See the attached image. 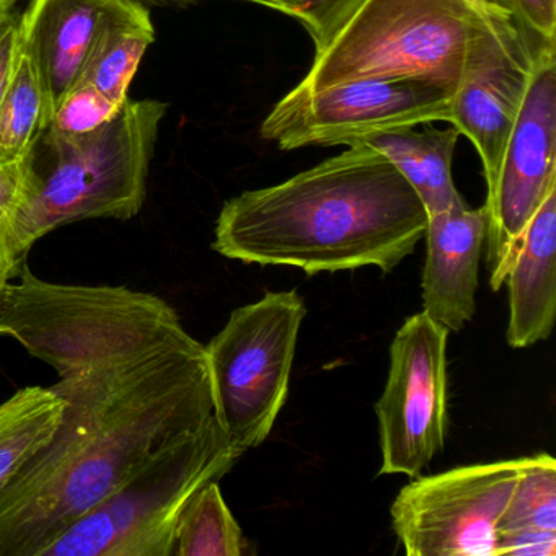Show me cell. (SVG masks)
<instances>
[{"instance_id":"obj_20","label":"cell","mask_w":556,"mask_h":556,"mask_svg":"<svg viewBox=\"0 0 556 556\" xmlns=\"http://www.w3.org/2000/svg\"><path fill=\"white\" fill-rule=\"evenodd\" d=\"M496 532L556 533V462L546 452L523 457L519 480Z\"/></svg>"},{"instance_id":"obj_23","label":"cell","mask_w":556,"mask_h":556,"mask_svg":"<svg viewBox=\"0 0 556 556\" xmlns=\"http://www.w3.org/2000/svg\"><path fill=\"white\" fill-rule=\"evenodd\" d=\"M530 34L556 40V0H504Z\"/></svg>"},{"instance_id":"obj_13","label":"cell","mask_w":556,"mask_h":556,"mask_svg":"<svg viewBox=\"0 0 556 556\" xmlns=\"http://www.w3.org/2000/svg\"><path fill=\"white\" fill-rule=\"evenodd\" d=\"M486 207L467 203L428 216L422 312L448 331H460L477 311L480 260L486 245Z\"/></svg>"},{"instance_id":"obj_7","label":"cell","mask_w":556,"mask_h":556,"mask_svg":"<svg viewBox=\"0 0 556 556\" xmlns=\"http://www.w3.org/2000/svg\"><path fill=\"white\" fill-rule=\"evenodd\" d=\"M452 96L418 79L353 80L276 103L260 135L281 151L307 146H350L369 136L451 122Z\"/></svg>"},{"instance_id":"obj_10","label":"cell","mask_w":556,"mask_h":556,"mask_svg":"<svg viewBox=\"0 0 556 556\" xmlns=\"http://www.w3.org/2000/svg\"><path fill=\"white\" fill-rule=\"evenodd\" d=\"M425 312L406 318L390 346V370L376 403L379 475L416 478L442 452L447 426V338Z\"/></svg>"},{"instance_id":"obj_11","label":"cell","mask_w":556,"mask_h":556,"mask_svg":"<svg viewBox=\"0 0 556 556\" xmlns=\"http://www.w3.org/2000/svg\"><path fill=\"white\" fill-rule=\"evenodd\" d=\"M543 40L527 35L501 45L468 74L452 97L451 122L473 142L483 164L488 191L494 187L501 159L526 96L533 61Z\"/></svg>"},{"instance_id":"obj_14","label":"cell","mask_w":556,"mask_h":556,"mask_svg":"<svg viewBox=\"0 0 556 556\" xmlns=\"http://www.w3.org/2000/svg\"><path fill=\"white\" fill-rule=\"evenodd\" d=\"M504 285L509 289V346L522 350L546 340L556 317V187L527 226Z\"/></svg>"},{"instance_id":"obj_8","label":"cell","mask_w":556,"mask_h":556,"mask_svg":"<svg viewBox=\"0 0 556 556\" xmlns=\"http://www.w3.org/2000/svg\"><path fill=\"white\" fill-rule=\"evenodd\" d=\"M523 458L416 477L393 501L392 526L409 556H494L501 514Z\"/></svg>"},{"instance_id":"obj_24","label":"cell","mask_w":556,"mask_h":556,"mask_svg":"<svg viewBox=\"0 0 556 556\" xmlns=\"http://www.w3.org/2000/svg\"><path fill=\"white\" fill-rule=\"evenodd\" d=\"M556 533L496 532L494 556H555Z\"/></svg>"},{"instance_id":"obj_4","label":"cell","mask_w":556,"mask_h":556,"mask_svg":"<svg viewBox=\"0 0 556 556\" xmlns=\"http://www.w3.org/2000/svg\"><path fill=\"white\" fill-rule=\"evenodd\" d=\"M533 35L496 30L464 0H361L295 89L353 80L418 79L452 97L475 66L501 45Z\"/></svg>"},{"instance_id":"obj_18","label":"cell","mask_w":556,"mask_h":556,"mask_svg":"<svg viewBox=\"0 0 556 556\" xmlns=\"http://www.w3.org/2000/svg\"><path fill=\"white\" fill-rule=\"evenodd\" d=\"M48 125L43 87L34 60L21 41L14 73L0 100V161H24Z\"/></svg>"},{"instance_id":"obj_9","label":"cell","mask_w":556,"mask_h":556,"mask_svg":"<svg viewBox=\"0 0 556 556\" xmlns=\"http://www.w3.org/2000/svg\"><path fill=\"white\" fill-rule=\"evenodd\" d=\"M556 187V50L543 45L510 129L494 187L488 191L486 265L494 291L506 281L523 232Z\"/></svg>"},{"instance_id":"obj_29","label":"cell","mask_w":556,"mask_h":556,"mask_svg":"<svg viewBox=\"0 0 556 556\" xmlns=\"http://www.w3.org/2000/svg\"><path fill=\"white\" fill-rule=\"evenodd\" d=\"M17 2L18 0H0V5L8 9V11H14L15 4H17Z\"/></svg>"},{"instance_id":"obj_2","label":"cell","mask_w":556,"mask_h":556,"mask_svg":"<svg viewBox=\"0 0 556 556\" xmlns=\"http://www.w3.org/2000/svg\"><path fill=\"white\" fill-rule=\"evenodd\" d=\"M428 213L395 165L366 142L224 204L213 249L247 265L305 275L393 271L425 237Z\"/></svg>"},{"instance_id":"obj_15","label":"cell","mask_w":556,"mask_h":556,"mask_svg":"<svg viewBox=\"0 0 556 556\" xmlns=\"http://www.w3.org/2000/svg\"><path fill=\"white\" fill-rule=\"evenodd\" d=\"M458 136V129L429 126L419 132L415 128L380 132L363 142L395 165L418 194L428 216H434L465 203L452 178V157Z\"/></svg>"},{"instance_id":"obj_25","label":"cell","mask_w":556,"mask_h":556,"mask_svg":"<svg viewBox=\"0 0 556 556\" xmlns=\"http://www.w3.org/2000/svg\"><path fill=\"white\" fill-rule=\"evenodd\" d=\"M21 50V15L9 12L0 21V100L4 97Z\"/></svg>"},{"instance_id":"obj_27","label":"cell","mask_w":556,"mask_h":556,"mask_svg":"<svg viewBox=\"0 0 556 556\" xmlns=\"http://www.w3.org/2000/svg\"><path fill=\"white\" fill-rule=\"evenodd\" d=\"M464 2L496 30L523 28L514 15L513 9L504 0H464Z\"/></svg>"},{"instance_id":"obj_22","label":"cell","mask_w":556,"mask_h":556,"mask_svg":"<svg viewBox=\"0 0 556 556\" xmlns=\"http://www.w3.org/2000/svg\"><path fill=\"white\" fill-rule=\"evenodd\" d=\"M275 9L304 25L311 34L315 51H320L353 14L361 0H243Z\"/></svg>"},{"instance_id":"obj_26","label":"cell","mask_w":556,"mask_h":556,"mask_svg":"<svg viewBox=\"0 0 556 556\" xmlns=\"http://www.w3.org/2000/svg\"><path fill=\"white\" fill-rule=\"evenodd\" d=\"M22 184H24V162L0 161V223L17 204Z\"/></svg>"},{"instance_id":"obj_5","label":"cell","mask_w":556,"mask_h":556,"mask_svg":"<svg viewBox=\"0 0 556 556\" xmlns=\"http://www.w3.org/2000/svg\"><path fill=\"white\" fill-rule=\"evenodd\" d=\"M242 455L214 416L203 431L155 454L43 556H174L178 519L188 501L229 473Z\"/></svg>"},{"instance_id":"obj_1","label":"cell","mask_w":556,"mask_h":556,"mask_svg":"<svg viewBox=\"0 0 556 556\" xmlns=\"http://www.w3.org/2000/svg\"><path fill=\"white\" fill-rule=\"evenodd\" d=\"M61 425L0 491V556H43L168 445L214 419L204 344L152 318L58 354Z\"/></svg>"},{"instance_id":"obj_19","label":"cell","mask_w":556,"mask_h":556,"mask_svg":"<svg viewBox=\"0 0 556 556\" xmlns=\"http://www.w3.org/2000/svg\"><path fill=\"white\" fill-rule=\"evenodd\" d=\"M243 549L242 529L224 501L219 481H210L178 519L174 556H242Z\"/></svg>"},{"instance_id":"obj_3","label":"cell","mask_w":556,"mask_h":556,"mask_svg":"<svg viewBox=\"0 0 556 556\" xmlns=\"http://www.w3.org/2000/svg\"><path fill=\"white\" fill-rule=\"evenodd\" d=\"M168 105L126 100L84 135L45 129L24 159L17 204L0 223V291L17 278L47 233L87 219L129 220L142 210L148 174Z\"/></svg>"},{"instance_id":"obj_16","label":"cell","mask_w":556,"mask_h":556,"mask_svg":"<svg viewBox=\"0 0 556 556\" xmlns=\"http://www.w3.org/2000/svg\"><path fill=\"white\" fill-rule=\"evenodd\" d=\"M64 408L53 387H25L0 403V491L51 441Z\"/></svg>"},{"instance_id":"obj_30","label":"cell","mask_w":556,"mask_h":556,"mask_svg":"<svg viewBox=\"0 0 556 556\" xmlns=\"http://www.w3.org/2000/svg\"><path fill=\"white\" fill-rule=\"evenodd\" d=\"M9 12H12V11H8V9L2 8V5H0V21H2V18H4L5 15L9 14Z\"/></svg>"},{"instance_id":"obj_28","label":"cell","mask_w":556,"mask_h":556,"mask_svg":"<svg viewBox=\"0 0 556 556\" xmlns=\"http://www.w3.org/2000/svg\"><path fill=\"white\" fill-rule=\"evenodd\" d=\"M142 8H187V5L197 4L198 0H129Z\"/></svg>"},{"instance_id":"obj_12","label":"cell","mask_w":556,"mask_h":556,"mask_svg":"<svg viewBox=\"0 0 556 556\" xmlns=\"http://www.w3.org/2000/svg\"><path fill=\"white\" fill-rule=\"evenodd\" d=\"M135 2L129 0H30L21 15V41L34 60L48 118L83 79L103 34Z\"/></svg>"},{"instance_id":"obj_17","label":"cell","mask_w":556,"mask_h":556,"mask_svg":"<svg viewBox=\"0 0 556 556\" xmlns=\"http://www.w3.org/2000/svg\"><path fill=\"white\" fill-rule=\"evenodd\" d=\"M154 38L149 9L135 5L103 34L80 80L92 84L122 106L129 99V86Z\"/></svg>"},{"instance_id":"obj_6","label":"cell","mask_w":556,"mask_h":556,"mask_svg":"<svg viewBox=\"0 0 556 556\" xmlns=\"http://www.w3.org/2000/svg\"><path fill=\"white\" fill-rule=\"evenodd\" d=\"M305 315L298 291L268 292L236 308L204 346L214 415L242 454L265 442L285 408Z\"/></svg>"},{"instance_id":"obj_21","label":"cell","mask_w":556,"mask_h":556,"mask_svg":"<svg viewBox=\"0 0 556 556\" xmlns=\"http://www.w3.org/2000/svg\"><path fill=\"white\" fill-rule=\"evenodd\" d=\"M119 109L92 84L79 80L61 100L47 129L64 136L84 135L109 123Z\"/></svg>"}]
</instances>
